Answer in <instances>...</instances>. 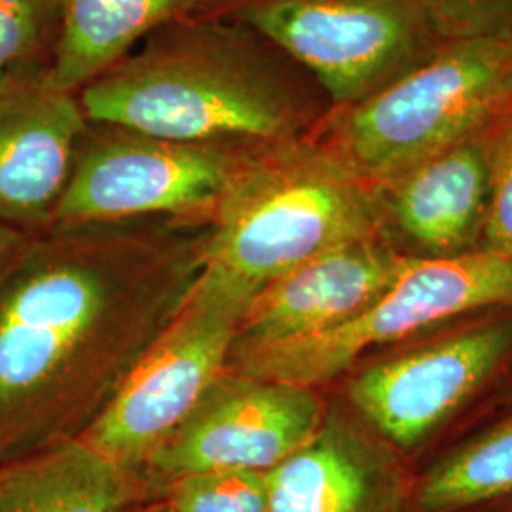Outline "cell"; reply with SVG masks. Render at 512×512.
<instances>
[{"mask_svg":"<svg viewBox=\"0 0 512 512\" xmlns=\"http://www.w3.org/2000/svg\"><path fill=\"white\" fill-rule=\"evenodd\" d=\"M211 219L55 224L0 281V469L80 439L207 266Z\"/></svg>","mask_w":512,"mask_h":512,"instance_id":"cell-1","label":"cell"},{"mask_svg":"<svg viewBox=\"0 0 512 512\" xmlns=\"http://www.w3.org/2000/svg\"><path fill=\"white\" fill-rule=\"evenodd\" d=\"M298 71L253 29L203 12L156 29L78 101L92 124L177 143L258 147L304 137L327 114Z\"/></svg>","mask_w":512,"mask_h":512,"instance_id":"cell-2","label":"cell"},{"mask_svg":"<svg viewBox=\"0 0 512 512\" xmlns=\"http://www.w3.org/2000/svg\"><path fill=\"white\" fill-rule=\"evenodd\" d=\"M209 222L207 270L253 298L317 256L382 238L374 186L310 135L249 148Z\"/></svg>","mask_w":512,"mask_h":512,"instance_id":"cell-3","label":"cell"},{"mask_svg":"<svg viewBox=\"0 0 512 512\" xmlns=\"http://www.w3.org/2000/svg\"><path fill=\"white\" fill-rule=\"evenodd\" d=\"M512 46L448 40L410 71L346 107L329 109L311 139L372 186L488 128L509 103Z\"/></svg>","mask_w":512,"mask_h":512,"instance_id":"cell-4","label":"cell"},{"mask_svg":"<svg viewBox=\"0 0 512 512\" xmlns=\"http://www.w3.org/2000/svg\"><path fill=\"white\" fill-rule=\"evenodd\" d=\"M209 12L274 44L330 109L376 92L442 44L425 0H220Z\"/></svg>","mask_w":512,"mask_h":512,"instance_id":"cell-5","label":"cell"},{"mask_svg":"<svg viewBox=\"0 0 512 512\" xmlns=\"http://www.w3.org/2000/svg\"><path fill=\"white\" fill-rule=\"evenodd\" d=\"M251 300L253 294L205 266L183 308L80 439L118 467L145 475L154 450L226 370Z\"/></svg>","mask_w":512,"mask_h":512,"instance_id":"cell-6","label":"cell"},{"mask_svg":"<svg viewBox=\"0 0 512 512\" xmlns=\"http://www.w3.org/2000/svg\"><path fill=\"white\" fill-rule=\"evenodd\" d=\"M512 264L488 251L454 258H408L403 272L348 323L308 340L230 359L226 370L291 384H327L366 351L488 308H511Z\"/></svg>","mask_w":512,"mask_h":512,"instance_id":"cell-7","label":"cell"},{"mask_svg":"<svg viewBox=\"0 0 512 512\" xmlns=\"http://www.w3.org/2000/svg\"><path fill=\"white\" fill-rule=\"evenodd\" d=\"M249 148L177 143L90 122L54 226L211 219Z\"/></svg>","mask_w":512,"mask_h":512,"instance_id":"cell-8","label":"cell"},{"mask_svg":"<svg viewBox=\"0 0 512 512\" xmlns=\"http://www.w3.org/2000/svg\"><path fill=\"white\" fill-rule=\"evenodd\" d=\"M325 408L315 387L224 370L154 450L145 476L164 497L183 476L266 473L310 439Z\"/></svg>","mask_w":512,"mask_h":512,"instance_id":"cell-9","label":"cell"},{"mask_svg":"<svg viewBox=\"0 0 512 512\" xmlns=\"http://www.w3.org/2000/svg\"><path fill=\"white\" fill-rule=\"evenodd\" d=\"M512 353V313L366 366L346 385L355 414L404 458L488 384Z\"/></svg>","mask_w":512,"mask_h":512,"instance_id":"cell-10","label":"cell"},{"mask_svg":"<svg viewBox=\"0 0 512 512\" xmlns=\"http://www.w3.org/2000/svg\"><path fill=\"white\" fill-rule=\"evenodd\" d=\"M414 484L403 454L340 403L266 471L270 512H410Z\"/></svg>","mask_w":512,"mask_h":512,"instance_id":"cell-11","label":"cell"},{"mask_svg":"<svg viewBox=\"0 0 512 512\" xmlns=\"http://www.w3.org/2000/svg\"><path fill=\"white\" fill-rule=\"evenodd\" d=\"M488 128L374 186L380 236L397 253L439 260L480 251L492 190Z\"/></svg>","mask_w":512,"mask_h":512,"instance_id":"cell-12","label":"cell"},{"mask_svg":"<svg viewBox=\"0 0 512 512\" xmlns=\"http://www.w3.org/2000/svg\"><path fill=\"white\" fill-rule=\"evenodd\" d=\"M406 262L384 239L374 238L281 275L251 300L230 359L296 344L348 323L384 293Z\"/></svg>","mask_w":512,"mask_h":512,"instance_id":"cell-13","label":"cell"},{"mask_svg":"<svg viewBox=\"0 0 512 512\" xmlns=\"http://www.w3.org/2000/svg\"><path fill=\"white\" fill-rule=\"evenodd\" d=\"M88 128L74 93L38 84L0 97V224L31 238L54 226Z\"/></svg>","mask_w":512,"mask_h":512,"instance_id":"cell-14","label":"cell"},{"mask_svg":"<svg viewBox=\"0 0 512 512\" xmlns=\"http://www.w3.org/2000/svg\"><path fill=\"white\" fill-rule=\"evenodd\" d=\"M158 497L82 439L67 440L0 469V512H129Z\"/></svg>","mask_w":512,"mask_h":512,"instance_id":"cell-15","label":"cell"},{"mask_svg":"<svg viewBox=\"0 0 512 512\" xmlns=\"http://www.w3.org/2000/svg\"><path fill=\"white\" fill-rule=\"evenodd\" d=\"M220 0H63L61 29L44 86L74 93L110 71L135 42Z\"/></svg>","mask_w":512,"mask_h":512,"instance_id":"cell-16","label":"cell"},{"mask_svg":"<svg viewBox=\"0 0 512 512\" xmlns=\"http://www.w3.org/2000/svg\"><path fill=\"white\" fill-rule=\"evenodd\" d=\"M512 501V416L416 478L410 512H488Z\"/></svg>","mask_w":512,"mask_h":512,"instance_id":"cell-17","label":"cell"},{"mask_svg":"<svg viewBox=\"0 0 512 512\" xmlns=\"http://www.w3.org/2000/svg\"><path fill=\"white\" fill-rule=\"evenodd\" d=\"M61 16L63 0H0V97L44 84Z\"/></svg>","mask_w":512,"mask_h":512,"instance_id":"cell-18","label":"cell"},{"mask_svg":"<svg viewBox=\"0 0 512 512\" xmlns=\"http://www.w3.org/2000/svg\"><path fill=\"white\" fill-rule=\"evenodd\" d=\"M162 499L173 512H270L266 473L258 471L183 476Z\"/></svg>","mask_w":512,"mask_h":512,"instance_id":"cell-19","label":"cell"},{"mask_svg":"<svg viewBox=\"0 0 512 512\" xmlns=\"http://www.w3.org/2000/svg\"><path fill=\"white\" fill-rule=\"evenodd\" d=\"M488 133L492 190L480 249L512 264V105L495 116Z\"/></svg>","mask_w":512,"mask_h":512,"instance_id":"cell-20","label":"cell"},{"mask_svg":"<svg viewBox=\"0 0 512 512\" xmlns=\"http://www.w3.org/2000/svg\"><path fill=\"white\" fill-rule=\"evenodd\" d=\"M442 42L486 40L512 46V0H425Z\"/></svg>","mask_w":512,"mask_h":512,"instance_id":"cell-21","label":"cell"},{"mask_svg":"<svg viewBox=\"0 0 512 512\" xmlns=\"http://www.w3.org/2000/svg\"><path fill=\"white\" fill-rule=\"evenodd\" d=\"M31 241V236L0 224V281L18 264L19 258L27 251Z\"/></svg>","mask_w":512,"mask_h":512,"instance_id":"cell-22","label":"cell"},{"mask_svg":"<svg viewBox=\"0 0 512 512\" xmlns=\"http://www.w3.org/2000/svg\"><path fill=\"white\" fill-rule=\"evenodd\" d=\"M139 512H173L171 507L165 503L164 499H160L158 503H150L145 505V509H141Z\"/></svg>","mask_w":512,"mask_h":512,"instance_id":"cell-23","label":"cell"},{"mask_svg":"<svg viewBox=\"0 0 512 512\" xmlns=\"http://www.w3.org/2000/svg\"><path fill=\"white\" fill-rule=\"evenodd\" d=\"M503 93H505L507 103L512 105V67L509 69L507 76H505V80H503Z\"/></svg>","mask_w":512,"mask_h":512,"instance_id":"cell-24","label":"cell"},{"mask_svg":"<svg viewBox=\"0 0 512 512\" xmlns=\"http://www.w3.org/2000/svg\"><path fill=\"white\" fill-rule=\"evenodd\" d=\"M509 397H512V387H511V393H509Z\"/></svg>","mask_w":512,"mask_h":512,"instance_id":"cell-25","label":"cell"},{"mask_svg":"<svg viewBox=\"0 0 512 512\" xmlns=\"http://www.w3.org/2000/svg\"><path fill=\"white\" fill-rule=\"evenodd\" d=\"M215 6H217V4H215Z\"/></svg>","mask_w":512,"mask_h":512,"instance_id":"cell-26","label":"cell"}]
</instances>
